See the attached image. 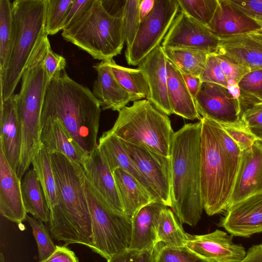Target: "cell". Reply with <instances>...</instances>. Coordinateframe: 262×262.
<instances>
[{
    "mask_svg": "<svg viewBox=\"0 0 262 262\" xmlns=\"http://www.w3.org/2000/svg\"><path fill=\"white\" fill-rule=\"evenodd\" d=\"M200 121L201 191L204 210L211 216L230 205L242 151L219 123Z\"/></svg>",
    "mask_w": 262,
    "mask_h": 262,
    "instance_id": "obj_1",
    "label": "cell"
},
{
    "mask_svg": "<svg viewBox=\"0 0 262 262\" xmlns=\"http://www.w3.org/2000/svg\"><path fill=\"white\" fill-rule=\"evenodd\" d=\"M59 204L50 210L49 230L65 246L93 247L91 219L84 190L82 166L61 153L51 152Z\"/></svg>",
    "mask_w": 262,
    "mask_h": 262,
    "instance_id": "obj_2",
    "label": "cell"
},
{
    "mask_svg": "<svg viewBox=\"0 0 262 262\" xmlns=\"http://www.w3.org/2000/svg\"><path fill=\"white\" fill-rule=\"evenodd\" d=\"M101 107L92 92L70 78L66 70L49 82L41 121L58 119L85 154L97 146Z\"/></svg>",
    "mask_w": 262,
    "mask_h": 262,
    "instance_id": "obj_3",
    "label": "cell"
},
{
    "mask_svg": "<svg viewBox=\"0 0 262 262\" xmlns=\"http://www.w3.org/2000/svg\"><path fill=\"white\" fill-rule=\"evenodd\" d=\"M201 123L185 124L174 132L171 148V200L179 222L195 226L204 209L200 183Z\"/></svg>",
    "mask_w": 262,
    "mask_h": 262,
    "instance_id": "obj_4",
    "label": "cell"
},
{
    "mask_svg": "<svg viewBox=\"0 0 262 262\" xmlns=\"http://www.w3.org/2000/svg\"><path fill=\"white\" fill-rule=\"evenodd\" d=\"M62 36L94 59H112L121 53L125 42L122 15L110 14L102 0H94L77 20L63 30Z\"/></svg>",
    "mask_w": 262,
    "mask_h": 262,
    "instance_id": "obj_5",
    "label": "cell"
},
{
    "mask_svg": "<svg viewBox=\"0 0 262 262\" xmlns=\"http://www.w3.org/2000/svg\"><path fill=\"white\" fill-rule=\"evenodd\" d=\"M12 5L15 38L8 64L0 76L1 101L14 94L33 49L46 34L47 0H15Z\"/></svg>",
    "mask_w": 262,
    "mask_h": 262,
    "instance_id": "obj_6",
    "label": "cell"
},
{
    "mask_svg": "<svg viewBox=\"0 0 262 262\" xmlns=\"http://www.w3.org/2000/svg\"><path fill=\"white\" fill-rule=\"evenodd\" d=\"M118 113L110 132L121 141L170 157L174 132L167 115L146 99L135 101Z\"/></svg>",
    "mask_w": 262,
    "mask_h": 262,
    "instance_id": "obj_7",
    "label": "cell"
},
{
    "mask_svg": "<svg viewBox=\"0 0 262 262\" xmlns=\"http://www.w3.org/2000/svg\"><path fill=\"white\" fill-rule=\"evenodd\" d=\"M83 186L92 226L93 247L91 250L107 260L129 248L132 221L110 209L85 175Z\"/></svg>",
    "mask_w": 262,
    "mask_h": 262,
    "instance_id": "obj_8",
    "label": "cell"
},
{
    "mask_svg": "<svg viewBox=\"0 0 262 262\" xmlns=\"http://www.w3.org/2000/svg\"><path fill=\"white\" fill-rule=\"evenodd\" d=\"M178 0H155L154 8L141 22L131 46L126 49L129 65H138L160 44L179 11Z\"/></svg>",
    "mask_w": 262,
    "mask_h": 262,
    "instance_id": "obj_9",
    "label": "cell"
},
{
    "mask_svg": "<svg viewBox=\"0 0 262 262\" xmlns=\"http://www.w3.org/2000/svg\"><path fill=\"white\" fill-rule=\"evenodd\" d=\"M120 141L148 182L158 200L171 208L170 157L161 155L143 145Z\"/></svg>",
    "mask_w": 262,
    "mask_h": 262,
    "instance_id": "obj_10",
    "label": "cell"
},
{
    "mask_svg": "<svg viewBox=\"0 0 262 262\" xmlns=\"http://www.w3.org/2000/svg\"><path fill=\"white\" fill-rule=\"evenodd\" d=\"M220 38L206 26L192 19L182 11L176 16L162 42L163 48L188 49L216 53Z\"/></svg>",
    "mask_w": 262,
    "mask_h": 262,
    "instance_id": "obj_11",
    "label": "cell"
},
{
    "mask_svg": "<svg viewBox=\"0 0 262 262\" xmlns=\"http://www.w3.org/2000/svg\"><path fill=\"white\" fill-rule=\"evenodd\" d=\"M195 103L202 118L221 124H233L241 120L239 101L222 85L202 82Z\"/></svg>",
    "mask_w": 262,
    "mask_h": 262,
    "instance_id": "obj_12",
    "label": "cell"
},
{
    "mask_svg": "<svg viewBox=\"0 0 262 262\" xmlns=\"http://www.w3.org/2000/svg\"><path fill=\"white\" fill-rule=\"evenodd\" d=\"M81 166L86 178L106 206L114 212L125 216L113 172L98 145L84 156Z\"/></svg>",
    "mask_w": 262,
    "mask_h": 262,
    "instance_id": "obj_13",
    "label": "cell"
},
{
    "mask_svg": "<svg viewBox=\"0 0 262 262\" xmlns=\"http://www.w3.org/2000/svg\"><path fill=\"white\" fill-rule=\"evenodd\" d=\"M219 226L235 236L249 237L262 232V192L230 205Z\"/></svg>",
    "mask_w": 262,
    "mask_h": 262,
    "instance_id": "obj_14",
    "label": "cell"
},
{
    "mask_svg": "<svg viewBox=\"0 0 262 262\" xmlns=\"http://www.w3.org/2000/svg\"><path fill=\"white\" fill-rule=\"evenodd\" d=\"M232 236L216 230L206 234L192 235L185 246L209 262H240L247 252L241 244L233 242Z\"/></svg>",
    "mask_w": 262,
    "mask_h": 262,
    "instance_id": "obj_15",
    "label": "cell"
},
{
    "mask_svg": "<svg viewBox=\"0 0 262 262\" xmlns=\"http://www.w3.org/2000/svg\"><path fill=\"white\" fill-rule=\"evenodd\" d=\"M262 192V142L242 151L230 205ZM229 205V206H230Z\"/></svg>",
    "mask_w": 262,
    "mask_h": 262,
    "instance_id": "obj_16",
    "label": "cell"
},
{
    "mask_svg": "<svg viewBox=\"0 0 262 262\" xmlns=\"http://www.w3.org/2000/svg\"><path fill=\"white\" fill-rule=\"evenodd\" d=\"M167 59L161 45L150 52L138 66L147 81L149 95L146 99L167 115L173 114L168 95Z\"/></svg>",
    "mask_w": 262,
    "mask_h": 262,
    "instance_id": "obj_17",
    "label": "cell"
},
{
    "mask_svg": "<svg viewBox=\"0 0 262 262\" xmlns=\"http://www.w3.org/2000/svg\"><path fill=\"white\" fill-rule=\"evenodd\" d=\"M0 213L7 220L20 225L27 212L23 204L21 180L0 147Z\"/></svg>",
    "mask_w": 262,
    "mask_h": 262,
    "instance_id": "obj_18",
    "label": "cell"
},
{
    "mask_svg": "<svg viewBox=\"0 0 262 262\" xmlns=\"http://www.w3.org/2000/svg\"><path fill=\"white\" fill-rule=\"evenodd\" d=\"M97 78L93 86V93L103 110L119 111L137 97L126 90L116 78L108 60L94 65Z\"/></svg>",
    "mask_w": 262,
    "mask_h": 262,
    "instance_id": "obj_19",
    "label": "cell"
},
{
    "mask_svg": "<svg viewBox=\"0 0 262 262\" xmlns=\"http://www.w3.org/2000/svg\"><path fill=\"white\" fill-rule=\"evenodd\" d=\"M0 129V147L16 171L21 154V132L14 94L1 101Z\"/></svg>",
    "mask_w": 262,
    "mask_h": 262,
    "instance_id": "obj_20",
    "label": "cell"
},
{
    "mask_svg": "<svg viewBox=\"0 0 262 262\" xmlns=\"http://www.w3.org/2000/svg\"><path fill=\"white\" fill-rule=\"evenodd\" d=\"M207 28L219 38L249 34L261 28L255 20L236 8L228 0H218Z\"/></svg>",
    "mask_w": 262,
    "mask_h": 262,
    "instance_id": "obj_21",
    "label": "cell"
},
{
    "mask_svg": "<svg viewBox=\"0 0 262 262\" xmlns=\"http://www.w3.org/2000/svg\"><path fill=\"white\" fill-rule=\"evenodd\" d=\"M216 53L232 58L249 72L262 69V40L251 34L220 38Z\"/></svg>",
    "mask_w": 262,
    "mask_h": 262,
    "instance_id": "obj_22",
    "label": "cell"
},
{
    "mask_svg": "<svg viewBox=\"0 0 262 262\" xmlns=\"http://www.w3.org/2000/svg\"><path fill=\"white\" fill-rule=\"evenodd\" d=\"M166 206L154 201L141 208L132 219V236L129 248L138 250L155 248L158 244L157 226L159 214Z\"/></svg>",
    "mask_w": 262,
    "mask_h": 262,
    "instance_id": "obj_23",
    "label": "cell"
},
{
    "mask_svg": "<svg viewBox=\"0 0 262 262\" xmlns=\"http://www.w3.org/2000/svg\"><path fill=\"white\" fill-rule=\"evenodd\" d=\"M98 146L112 172L117 168L122 169L134 177L158 201L148 182L127 154L119 138L110 130L104 132L99 138Z\"/></svg>",
    "mask_w": 262,
    "mask_h": 262,
    "instance_id": "obj_24",
    "label": "cell"
},
{
    "mask_svg": "<svg viewBox=\"0 0 262 262\" xmlns=\"http://www.w3.org/2000/svg\"><path fill=\"white\" fill-rule=\"evenodd\" d=\"M41 125L40 141L42 145L50 152L61 153L81 165L86 154L58 119L48 118L41 120Z\"/></svg>",
    "mask_w": 262,
    "mask_h": 262,
    "instance_id": "obj_25",
    "label": "cell"
},
{
    "mask_svg": "<svg viewBox=\"0 0 262 262\" xmlns=\"http://www.w3.org/2000/svg\"><path fill=\"white\" fill-rule=\"evenodd\" d=\"M113 173L125 215L131 221L141 208L157 201L134 177L122 169L117 168Z\"/></svg>",
    "mask_w": 262,
    "mask_h": 262,
    "instance_id": "obj_26",
    "label": "cell"
},
{
    "mask_svg": "<svg viewBox=\"0 0 262 262\" xmlns=\"http://www.w3.org/2000/svg\"><path fill=\"white\" fill-rule=\"evenodd\" d=\"M168 95L173 114L189 120L202 117L199 114L194 99L189 92L181 71L169 60H167Z\"/></svg>",
    "mask_w": 262,
    "mask_h": 262,
    "instance_id": "obj_27",
    "label": "cell"
},
{
    "mask_svg": "<svg viewBox=\"0 0 262 262\" xmlns=\"http://www.w3.org/2000/svg\"><path fill=\"white\" fill-rule=\"evenodd\" d=\"M21 195L26 212L42 222L50 220V211L41 184L33 169L21 180Z\"/></svg>",
    "mask_w": 262,
    "mask_h": 262,
    "instance_id": "obj_28",
    "label": "cell"
},
{
    "mask_svg": "<svg viewBox=\"0 0 262 262\" xmlns=\"http://www.w3.org/2000/svg\"><path fill=\"white\" fill-rule=\"evenodd\" d=\"M31 164L41 184L50 211L59 204L51 152L41 144Z\"/></svg>",
    "mask_w": 262,
    "mask_h": 262,
    "instance_id": "obj_29",
    "label": "cell"
},
{
    "mask_svg": "<svg viewBox=\"0 0 262 262\" xmlns=\"http://www.w3.org/2000/svg\"><path fill=\"white\" fill-rule=\"evenodd\" d=\"M158 243L167 246H185L192 235L186 233L172 210L166 207L160 213L157 226Z\"/></svg>",
    "mask_w": 262,
    "mask_h": 262,
    "instance_id": "obj_30",
    "label": "cell"
},
{
    "mask_svg": "<svg viewBox=\"0 0 262 262\" xmlns=\"http://www.w3.org/2000/svg\"><path fill=\"white\" fill-rule=\"evenodd\" d=\"M12 7L10 1L0 0V76L7 67L14 41Z\"/></svg>",
    "mask_w": 262,
    "mask_h": 262,
    "instance_id": "obj_31",
    "label": "cell"
},
{
    "mask_svg": "<svg viewBox=\"0 0 262 262\" xmlns=\"http://www.w3.org/2000/svg\"><path fill=\"white\" fill-rule=\"evenodd\" d=\"M167 59L181 72L200 77L209 54L183 48H163Z\"/></svg>",
    "mask_w": 262,
    "mask_h": 262,
    "instance_id": "obj_32",
    "label": "cell"
},
{
    "mask_svg": "<svg viewBox=\"0 0 262 262\" xmlns=\"http://www.w3.org/2000/svg\"><path fill=\"white\" fill-rule=\"evenodd\" d=\"M107 60L111 66L116 78L126 90L134 95L138 100L148 97L149 88L141 70L120 66L116 63L113 58Z\"/></svg>",
    "mask_w": 262,
    "mask_h": 262,
    "instance_id": "obj_33",
    "label": "cell"
},
{
    "mask_svg": "<svg viewBox=\"0 0 262 262\" xmlns=\"http://www.w3.org/2000/svg\"><path fill=\"white\" fill-rule=\"evenodd\" d=\"M154 262H209L186 246H169L160 242L155 248Z\"/></svg>",
    "mask_w": 262,
    "mask_h": 262,
    "instance_id": "obj_34",
    "label": "cell"
},
{
    "mask_svg": "<svg viewBox=\"0 0 262 262\" xmlns=\"http://www.w3.org/2000/svg\"><path fill=\"white\" fill-rule=\"evenodd\" d=\"M180 11L207 27L216 10L218 0H178Z\"/></svg>",
    "mask_w": 262,
    "mask_h": 262,
    "instance_id": "obj_35",
    "label": "cell"
},
{
    "mask_svg": "<svg viewBox=\"0 0 262 262\" xmlns=\"http://www.w3.org/2000/svg\"><path fill=\"white\" fill-rule=\"evenodd\" d=\"M73 0H47L45 31L52 35L63 29L67 12Z\"/></svg>",
    "mask_w": 262,
    "mask_h": 262,
    "instance_id": "obj_36",
    "label": "cell"
},
{
    "mask_svg": "<svg viewBox=\"0 0 262 262\" xmlns=\"http://www.w3.org/2000/svg\"><path fill=\"white\" fill-rule=\"evenodd\" d=\"M140 0L125 1L122 8L123 29L126 48L133 43L141 21L139 13Z\"/></svg>",
    "mask_w": 262,
    "mask_h": 262,
    "instance_id": "obj_37",
    "label": "cell"
},
{
    "mask_svg": "<svg viewBox=\"0 0 262 262\" xmlns=\"http://www.w3.org/2000/svg\"><path fill=\"white\" fill-rule=\"evenodd\" d=\"M26 220L32 229L37 246L39 260H43L55 251L56 245L54 244L48 230L41 221L28 215Z\"/></svg>",
    "mask_w": 262,
    "mask_h": 262,
    "instance_id": "obj_38",
    "label": "cell"
},
{
    "mask_svg": "<svg viewBox=\"0 0 262 262\" xmlns=\"http://www.w3.org/2000/svg\"><path fill=\"white\" fill-rule=\"evenodd\" d=\"M220 124L242 151L250 147L256 141L260 140L242 120L233 124Z\"/></svg>",
    "mask_w": 262,
    "mask_h": 262,
    "instance_id": "obj_39",
    "label": "cell"
},
{
    "mask_svg": "<svg viewBox=\"0 0 262 262\" xmlns=\"http://www.w3.org/2000/svg\"><path fill=\"white\" fill-rule=\"evenodd\" d=\"M199 78L202 82L215 83L227 88L228 81L215 53L208 55L205 68Z\"/></svg>",
    "mask_w": 262,
    "mask_h": 262,
    "instance_id": "obj_40",
    "label": "cell"
},
{
    "mask_svg": "<svg viewBox=\"0 0 262 262\" xmlns=\"http://www.w3.org/2000/svg\"><path fill=\"white\" fill-rule=\"evenodd\" d=\"M155 248L144 250L128 248L114 255L107 262H154Z\"/></svg>",
    "mask_w": 262,
    "mask_h": 262,
    "instance_id": "obj_41",
    "label": "cell"
},
{
    "mask_svg": "<svg viewBox=\"0 0 262 262\" xmlns=\"http://www.w3.org/2000/svg\"><path fill=\"white\" fill-rule=\"evenodd\" d=\"M219 63L228 80H233L238 83L241 79L249 71L228 56L220 53H215Z\"/></svg>",
    "mask_w": 262,
    "mask_h": 262,
    "instance_id": "obj_42",
    "label": "cell"
},
{
    "mask_svg": "<svg viewBox=\"0 0 262 262\" xmlns=\"http://www.w3.org/2000/svg\"><path fill=\"white\" fill-rule=\"evenodd\" d=\"M240 90L262 100V69L246 74L238 82Z\"/></svg>",
    "mask_w": 262,
    "mask_h": 262,
    "instance_id": "obj_43",
    "label": "cell"
},
{
    "mask_svg": "<svg viewBox=\"0 0 262 262\" xmlns=\"http://www.w3.org/2000/svg\"><path fill=\"white\" fill-rule=\"evenodd\" d=\"M241 120L259 138L262 130V101L244 111Z\"/></svg>",
    "mask_w": 262,
    "mask_h": 262,
    "instance_id": "obj_44",
    "label": "cell"
},
{
    "mask_svg": "<svg viewBox=\"0 0 262 262\" xmlns=\"http://www.w3.org/2000/svg\"><path fill=\"white\" fill-rule=\"evenodd\" d=\"M45 68L50 80L57 77L65 70L67 66L66 59L61 55L55 53L49 43L45 58Z\"/></svg>",
    "mask_w": 262,
    "mask_h": 262,
    "instance_id": "obj_45",
    "label": "cell"
},
{
    "mask_svg": "<svg viewBox=\"0 0 262 262\" xmlns=\"http://www.w3.org/2000/svg\"><path fill=\"white\" fill-rule=\"evenodd\" d=\"M94 0H73L70 6L63 22L66 29L77 20L91 6Z\"/></svg>",
    "mask_w": 262,
    "mask_h": 262,
    "instance_id": "obj_46",
    "label": "cell"
},
{
    "mask_svg": "<svg viewBox=\"0 0 262 262\" xmlns=\"http://www.w3.org/2000/svg\"><path fill=\"white\" fill-rule=\"evenodd\" d=\"M39 262H79L74 252L64 246H56L55 251Z\"/></svg>",
    "mask_w": 262,
    "mask_h": 262,
    "instance_id": "obj_47",
    "label": "cell"
},
{
    "mask_svg": "<svg viewBox=\"0 0 262 262\" xmlns=\"http://www.w3.org/2000/svg\"><path fill=\"white\" fill-rule=\"evenodd\" d=\"M181 72L186 86L195 101V98L201 89L202 82L199 77L182 72Z\"/></svg>",
    "mask_w": 262,
    "mask_h": 262,
    "instance_id": "obj_48",
    "label": "cell"
},
{
    "mask_svg": "<svg viewBox=\"0 0 262 262\" xmlns=\"http://www.w3.org/2000/svg\"><path fill=\"white\" fill-rule=\"evenodd\" d=\"M240 262H262V244L250 247Z\"/></svg>",
    "mask_w": 262,
    "mask_h": 262,
    "instance_id": "obj_49",
    "label": "cell"
},
{
    "mask_svg": "<svg viewBox=\"0 0 262 262\" xmlns=\"http://www.w3.org/2000/svg\"><path fill=\"white\" fill-rule=\"evenodd\" d=\"M155 0H140L139 13L141 22L143 21L152 11Z\"/></svg>",
    "mask_w": 262,
    "mask_h": 262,
    "instance_id": "obj_50",
    "label": "cell"
},
{
    "mask_svg": "<svg viewBox=\"0 0 262 262\" xmlns=\"http://www.w3.org/2000/svg\"><path fill=\"white\" fill-rule=\"evenodd\" d=\"M227 89L232 96L235 99L238 100L241 95V90L238 83L233 80H229L228 81Z\"/></svg>",
    "mask_w": 262,
    "mask_h": 262,
    "instance_id": "obj_51",
    "label": "cell"
},
{
    "mask_svg": "<svg viewBox=\"0 0 262 262\" xmlns=\"http://www.w3.org/2000/svg\"><path fill=\"white\" fill-rule=\"evenodd\" d=\"M250 34L262 40V28Z\"/></svg>",
    "mask_w": 262,
    "mask_h": 262,
    "instance_id": "obj_52",
    "label": "cell"
},
{
    "mask_svg": "<svg viewBox=\"0 0 262 262\" xmlns=\"http://www.w3.org/2000/svg\"><path fill=\"white\" fill-rule=\"evenodd\" d=\"M259 139L260 140L262 139V130H261V133H260V135H259Z\"/></svg>",
    "mask_w": 262,
    "mask_h": 262,
    "instance_id": "obj_53",
    "label": "cell"
},
{
    "mask_svg": "<svg viewBox=\"0 0 262 262\" xmlns=\"http://www.w3.org/2000/svg\"><path fill=\"white\" fill-rule=\"evenodd\" d=\"M260 2L262 3V0H260Z\"/></svg>",
    "mask_w": 262,
    "mask_h": 262,
    "instance_id": "obj_54",
    "label": "cell"
},
{
    "mask_svg": "<svg viewBox=\"0 0 262 262\" xmlns=\"http://www.w3.org/2000/svg\"><path fill=\"white\" fill-rule=\"evenodd\" d=\"M260 140H261V141L262 142V139H261Z\"/></svg>",
    "mask_w": 262,
    "mask_h": 262,
    "instance_id": "obj_55",
    "label": "cell"
}]
</instances>
